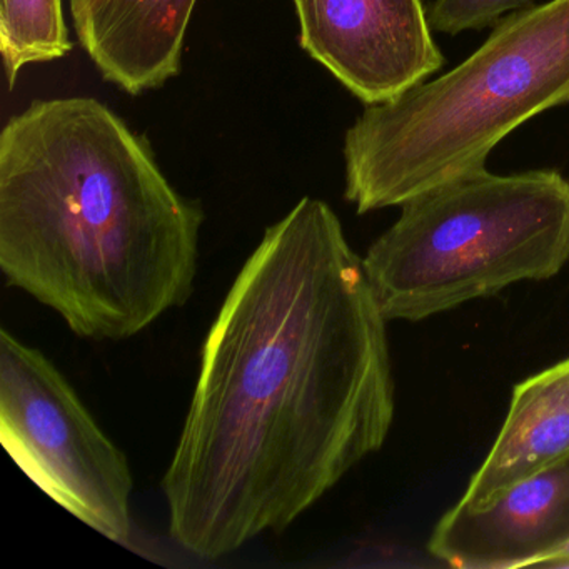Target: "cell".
Returning <instances> with one entry per match:
<instances>
[{
	"label": "cell",
	"instance_id": "obj_1",
	"mask_svg": "<svg viewBox=\"0 0 569 569\" xmlns=\"http://www.w3.org/2000/svg\"><path fill=\"white\" fill-rule=\"evenodd\" d=\"M386 316L336 212L302 198L232 282L162 478L169 531L201 559L284 531L385 445Z\"/></svg>",
	"mask_w": 569,
	"mask_h": 569
},
{
	"label": "cell",
	"instance_id": "obj_2",
	"mask_svg": "<svg viewBox=\"0 0 569 569\" xmlns=\"http://www.w3.org/2000/svg\"><path fill=\"white\" fill-rule=\"evenodd\" d=\"M201 204L92 98L34 101L0 134V269L72 332L124 341L188 301Z\"/></svg>",
	"mask_w": 569,
	"mask_h": 569
},
{
	"label": "cell",
	"instance_id": "obj_3",
	"mask_svg": "<svg viewBox=\"0 0 569 569\" xmlns=\"http://www.w3.org/2000/svg\"><path fill=\"white\" fill-rule=\"evenodd\" d=\"M566 102L569 0H549L502 19L441 78L366 106L346 132V201L359 214L401 208L481 171L502 139Z\"/></svg>",
	"mask_w": 569,
	"mask_h": 569
},
{
	"label": "cell",
	"instance_id": "obj_4",
	"mask_svg": "<svg viewBox=\"0 0 569 569\" xmlns=\"http://www.w3.org/2000/svg\"><path fill=\"white\" fill-rule=\"evenodd\" d=\"M569 261V181L556 171L452 179L401 206L362 259L388 321H422Z\"/></svg>",
	"mask_w": 569,
	"mask_h": 569
},
{
	"label": "cell",
	"instance_id": "obj_5",
	"mask_svg": "<svg viewBox=\"0 0 569 569\" xmlns=\"http://www.w3.org/2000/svg\"><path fill=\"white\" fill-rule=\"evenodd\" d=\"M0 441L59 506L128 545L134 479L62 372L39 349L0 331Z\"/></svg>",
	"mask_w": 569,
	"mask_h": 569
},
{
	"label": "cell",
	"instance_id": "obj_6",
	"mask_svg": "<svg viewBox=\"0 0 569 569\" xmlns=\"http://www.w3.org/2000/svg\"><path fill=\"white\" fill-rule=\"evenodd\" d=\"M299 44L366 106L398 99L445 64L421 0H292Z\"/></svg>",
	"mask_w": 569,
	"mask_h": 569
},
{
	"label": "cell",
	"instance_id": "obj_7",
	"mask_svg": "<svg viewBox=\"0 0 569 569\" xmlns=\"http://www.w3.org/2000/svg\"><path fill=\"white\" fill-rule=\"evenodd\" d=\"M429 552L462 569L521 568L569 558V458L512 485L485 508L459 501Z\"/></svg>",
	"mask_w": 569,
	"mask_h": 569
},
{
	"label": "cell",
	"instance_id": "obj_8",
	"mask_svg": "<svg viewBox=\"0 0 569 569\" xmlns=\"http://www.w3.org/2000/svg\"><path fill=\"white\" fill-rule=\"evenodd\" d=\"M198 0H71L79 44L106 81L131 96L181 71Z\"/></svg>",
	"mask_w": 569,
	"mask_h": 569
},
{
	"label": "cell",
	"instance_id": "obj_9",
	"mask_svg": "<svg viewBox=\"0 0 569 569\" xmlns=\"http://www.w3.org/2000/svg\"><path fill=\"white\" fill-rule=\"evenodd\" d=\"M569 458V358L512 389L508 416L461 502L485 508L516 482Z\"/></svg>",
	"mask_w": 569,
	"mask_h": 569
},
{
	"label": "cell",
	"instance_id": "obj_10",
	"mask_svg": "<svg viewBox=\"0 0 569 569\" xmlns=\"http://www.w3.org/2000/svg\"><path fill=\"white\" fill-rule=\"evenodd\" d=\"M71 51L62 0H0V52L9 88L26 66L58 61Z\"/></svg>",
	"mask_w": 569,
	"mask_h": 569
},
{
	"label": "cell",
	"instance_id": "obj_11",
	"mask_svg": "<svg viewBox=\"0 0 569 569\" xmlns=\"http://www.w3.org/2000/svg\"><path fill=\"white\" fill-rule=\"evenodd\" d=\"M536 0H435L428 9L432 31L456 36L495 24L509 12L525 11Z\"/></svg>",
	"mask_w": 569,
	"mask_h": 569
}]
</instances>
